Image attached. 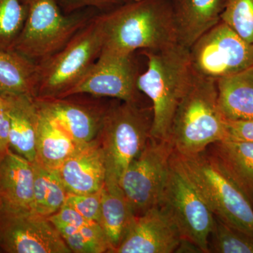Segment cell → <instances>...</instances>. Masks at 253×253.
Returning <instances> with one entry per match:
<instances>
[{
  "instance_id": "6da1fadb",
  "label": "cell",
  "mask_w": 253,
  "mask_h": 253,
  "mask_svg": "<svg viewBox=\"0 0 253 253\" xmlns=\"http://www.w3.org/2000/svg\"><path fill=\"white\" fill-rule=\"evenodd\" d=\"M99 18L102 51L130 55L138 49L157 51L178 44L172 0L123 2Z\"/></svg>"
},
{
  "instance_id": "7a4b0ae2",
  "label": "cell",
  "mask_w": 253,
  "mask_h": 253,
  "mask_svg": "<svg viewBox=\"0 0 253 253\" xmlns=\"http://www.w3.org/2000/svg\"><path fill=\"white\" fill-rule=\"evenodd\" d=\"M142 52L147 58L148 67L139 75L137 87L152 103L151 137L169 139L174 113L194 76L189 49L176 44Z\"/></svg>"
},
{
  "instance_id": "3957f363",
  "label": "cell",
  "mask_w": 253,
  "mask_h": 253,
  "mask_svg": "<svg viewBox=\"0 0 253 253\" xmlns=\"http://www.w3.org/2000/svg\"><path fill=\"white\" fill-rule=\"evenodd\" d=\"M226 120L219 104L217 83L194 74L173 117L169 139L174 152L192 156L227 139Z\"/></svg>"
},
{
  "instance_id": "277c9868",
  "label": "cell",
  "mask_w": 253,
  "mask_h": 253,
  "mask_svg": "<svg viewBox=\"0 0 253 253\" xmlns=\"http://www.w3.org/2000/svg\"><path fill=\"white\" fill-rule=\"evenodd\" d=\"M152 107L123 101L107 108L98 134L106 163L105 184H119L125 171L151 137Z\"/></svg>"
},
{
  "instance_id": "5b68a950",
  "label": "cell",
  "mask_w": 253,
  "mask_h": 253,
  "mask_svg": "<svg viewBox=\"0 0 253 253\" xmlns=\"http://www.w3.org/2000/svg\"><path fill=\"white\" fill-rule=\"evenodd\" d=\"M176 155L214 217L253 236V206L217 158L208 150L192 156Z\"/></svg>"
},
{
  "instance_id": "8992f818",
  "label": "cell",
  "mask_w": 253,
  "mask_h": 253,
  "mask_svg": "<svg viewBox=\"0 0 253 253\" xmlns=\"http://www.w3.org/2000/svg\"><path fill=\"white\" fill-rule=\"evenodd\" d=\"M104 46L99 16L89 20L66 46L38 64L36 98H58L76 84L96 62Z\"/></svg>"
},
{
  "instance_id": "52a82bcc",
  "label": "cell",
  "mask_w": 253,
  "mask_h": 253,
  "mask_svg": "<svg viewBox=\"0 0 253 253\" xmlns=\"http://www.w3.org/2000/svg\"><path fill=\"white\" fill-rule=\"evenodd\" d=\"M21 1L27 7V17L14 51L36 64L59 51L89 21L63 14L57 0Z\"/></svg>"
},
{
  "instance_id": "ba28073f",
  "label": "cell",
  "mask_w": 253,
  "mask_h": 253,
  "mask_svg": "<svg viewBox=\"0 0 253 253\" xmlns=\"http://www.w3.org/2000/svg\"><path fill=\"white\" fill-rule=\"evenodd\" d=\"M174 221L182 239L209 253L208 243L215 217L206 200L184 172L175 153L160 206Z\"/></svg>"
},
{
  "instance_id": "9c48e42d",
  "label": "cell",
  "mask_w": 253,
  "mask_h": 253,
  "mask_svg": "<svg viewBox=\"0 0 253 253\" xmlns=\"http://www.w3.org/2000/svg\"><path fill=\"white\" fill-rule=\"evenodd\" d=\"M174 151L169 139L151 137L125 171L120 186L135 216L160 206Z\"/></svg>"
},
{
  "instance_id": "30bf717a",
  "label": "cell",
  "mask_w": 253,
  "mask_h": 253,
  "mask_svg": "<svg viewBox=\"0 0 253 253\" xmlns=\"http://www.w3.org/2000/svg\"><path fill=\"white\" fill-rule=\"evenodd\" d=\"M193 73L217 81L253 65V44L221 21L189 49Z\"/></svg>"
},
{
  "instance_id": "8fae6325",
  "label": "cell",
  "mask_w": 253,
  "mask_h": 253,
  "mask_svg": "<svg viewBox=\"0 0 253 253\" xmlns=\"http://www.w3.org/2000/svg\"><path fill=\"white\" fill-rule=\"evenodd\" d=\"M139 77L133 54L101 51L96 62L83 78L58 98L88 94L112 97L127 102H139Z\"/></svg>"
},
{
  "instance_id": "7c38bea8",
  "label": "cell",
  "mask_w": 253,
  "mask_h": 253,
  "mask_svg": "<svg viewBox=\"0 0 253 253\" xmlns=\"http://www.w3.org/2000/svg\"><path fill=\"white\" fill-rule=\"evenodd\" d=\"M1 249L8 253H71L62 236L44 216L0 211Z\"/></svg>"
},
{
  "instance_id": "4fadbf2b",
  "label": "cell",
  "mask_w": 253,
  "mask_h": 253,
  "mask_svg": "<svg viewBox=\"0 0 253 253\" xmlns=\"http://www.w3.org/2000/svg\"><path fill=\"white\" fill-rule=\"evenodd\" d=\"M181 240L172 217L164 208L157 206L134 217L113 253H175Z\"/></svg>"
},
{
  "instance_id": "5bb4252c",
  "label": "cell",
  "mask_w": 253,
  "mask_h": 253,
  "mask_svg": "<svg viewBox=\"0 0 253 253\" xmlns=\"http://www.w3.org/2000/svg\"><path fill=\"white\" fill-rule=\"evenodd\" d=\"M58 172L68 194H91L102 189L106 181V168L97 137L78 144Z\"/></svg>"
},
{
  "instance_id": "9a60e30c",
  "label": "cell",
  "mask_w": 253,
  "mask_h": 253,
  "mask_svg": "<svg viewBox=\"0 0 253 253\" xmlns=\"http://www.w3.org/2000/svg\"><path fill=\"white\" fill-rule=\"evenodd\" d=\"M36 101L39 109L78 144L88 142L97 136L107 109H94L67 98H36Z\"/></svg>"
},
{
  "instance_id": "2e32d148",
  "label": "cell",
  "mask_w": 253,
  "mask_h": 253,
  "mask_svg": "<svg viewBox=\"0 0 253 253\" xmlns=\"http://www.w3.org/2000/svg\"><path fill=\"white\" fill-rule=\"evenodd\" d=\"M32 163L12 150L0 162V211L34 212Z\"/></svg>"
},
{
  "instance_id": "e0dca14e",
  "label": "cell",
  "mask_w": 253,
  "mask_h": 253,
  "mask_svg": "<svg viewBox=\"0 0 253 253\" xmlns=\"http://www.w3.org/2000/svg\"><path fill=\"white\" fill-rule=\"evenodd\" d=\"M177 42L189 49L221 21L225 0H172Z\"/></svg>"
},
{
  "instance_id": "ac0fdd59",
  "label": "cell",
  "mask_w": 253,
  "mask_h": 253,
  "mask_svg": "<svg viewBox=\"0 0 253 253\" xmlns=\"http://www.w3.org/2000/svg\"><path fill=\"white\" fill-rule=\"evenodd\" d=\"M6 111L10 122L11 149L31 163L36 158L37 129L39 109L31 96H6Z\"/></svg>"
},
{
  "instance_id": "d6986e66",
  "label": "cell",
  "mask_w": 253,
  "mask_h": 253,
  "mask_svg": "<svg viewBox=\"0 0 253 253\" xmlns=\"http://www.w3.org/2000/svg\"><path fill=\"white\" fill-rule=\"evenodd\" d=\"M216 83L218 104L226 121L253 120V65Z\"/></svg>"
},
{
  "instance_id": "ffe728a7",
  "label": "cell",
  "mask_w": 253,
  "mask_h": 253,
  "mask_svg": "<svg viewBox=\"0 0 253 253\" xmlns=\"http://www.w3.org/2000/svg\"><path fill=\"white\" fill-rule=\"evenodd\" d=\"M217 158L253 206V143L224 140L207 149Z\"/></svg>"
},
{
  "instance_id": "44dd1931",
  "label": "cell",
  "mask_w": 253,
  "mask_h": 253,
  "mask_svg": "<svg viewBox=\"0 0 253 253\" xmlns=\"http://www.w3.org/2000/svg\"><path fill=\"white\" fill-rule=\"evenodd\" d=\"M77 144L52 118L39 109L35 161L58 170Z\"/></svg>"
},
{
  "instance_id": "7402d4cb",
  "label": "cell",
  "mask_w": 253,
  "mask_h": 253,
  "mask_svg": "<svg viewBox=\"0 0 253 253\" xmlns=\"http://www.w3.org/2000/svg\"><path fill=\"white\" fill-rule=\"evenodd\" d=\"M135 217L130 204L119 184H104L101 190L99 224L113 248L121 244Z\"/></svg>"
},
{
  "instance_id": "603a6c76",
  "label": "cell",
  "mask_w": 253,
  "mask_h": 253,
  "mask_svg": "<svg viewBox=\"0 0 253 253\" xmlns=\"http://www.w3.org/2000/svg\"><path fill=\"white\" fill-rule=\"evenodd\" d=\"M38 64L16 51L0 49V94L36 98Z\"/></svg>"
},
{
  "instance_id": "cb8c5ba5",
  "label": "cell",
  "mask_w": 253,
  "mask_h": 253,
  "mask_svg": "<svg viewBox=\"0 0 253 253\" xmlns=\"http://www.w3.org/2000/svg\"><path fill=\"white\" fill-rule=\"evenodd\" d=\"M34 173V212L49 217L66 202L68 192L56 169H49L36 161L32 163Z\"/></svg>"
},
{
  "instance_id": "d4e9b609",
  "label": "cell",
  "mask_w": 253,
  "mask_h": 253,
  "mask_svg": "<svg viewBox=\"0 0 253 253\" xmlns=\"http://www.w3.org/2000/svg\"><path fill=\"white\" fill-rule=\"evenodd\" d=\"M53 224L59 231L65 243L72 253L112 252V246L104 229L96 221H90L81 227L61 223H54Z\"/></svg>"
},
{
  "instance_id": "484cf974",
  "label": "cell",
  "mask_w": 253,
  "mask_h": 253,
  "mask_svg": "<svg viewBox=\"0 0 253 253\" xmlns=\"http://www.w3.org/2000/svg\"><path fill=\"white\" fill-rule=\"evenodd\" d=\"M208 251L209 253H253V236L228 225L215 217Z\"/></svg>"
},
{
  "instance_id": "4316f807",
  "label": "cell",
  "mask_w": 253,
  "mask_h": 253,
  "mask_svg": "<svg viewBox=\"0 0 253 253\" xmlns=\"http://www.w3.org/2000/svg\"><path fill=\"white\" fill-rule=\"evenodd\" d=\"M27 14L21 0H0V49L14 51Z\"/></svg>"
},
{
  "instance_id": "83f0119b",
  "label": "cell",
  "mask_w": 253,
  "mask_h": 253,
  "mask_svg": "<svg viewBox=\"0 0 253 253\" xmlns=\"http://www.w3.org/2000/svg\"><path fill=\"white\" fill-rule=\"evenodd\" d=\"M221 20L253 44V0H225Z\"/></svg>"
},
{
  "instance_id": "f1b7e54d",
  "label": "cell",
  "mask_w": 253,
  "mask_h": 253,
  "mask_svg": "<svg viewBox=\"0 0 253 253\" xmlns=\"http://www.w3.org/2000/svg\"><path fill=\"white\" fill-rule=\"evenodd\" d=\"M101 189L85 194H68L66 204L77 211L86 219L99 224L101 217Z\"/></svg>"
},
{
  "instance_id": "f546056e",
  "label": "cell",
  "mask_w": 253,
  "mask_h": 253,
  "mask_svg": "<svg viewBox=\"0 0 253 253\" xmlns=\"http://www.w3.org/2000/svg\"><path fill=\"white\" fill-rule=\"evenodd\" d=\"M48 219L52 224L61 223V224H68L76 227H81L90 221H94L86 219L66 202L63 205L62 207L60 208L59 211L52 215L49 216Z\"/></svg>"
},
{
  "instance_id": "4dcf8cb0",
  "label": "cell",
  "mask_w": 253,
  "mask_h": 253,
  "mask_svg": "<svg viewBox=\"0 0 253 253\" xmlns=\"http://www.w3.org/2000/svg\"><path fill=\"white\" fill-rule=\"evenodd\" d=\"M227 139L253 143V120L226 121Z\"/></svg>"
},
{
  "instance_id": "1f68e13d",
  "label": "cell",
  "mask_w": 253,
  "mask_h": 253,
  "mask_svg": "<svg viewBox=\"0 0 253 253\" xmlns=\"http://www.w3.org/2000/svg\"><path fill=\"white\" fill-rule=\"evenodd\" d=\"M70 9L82 7H94L99 9H111L122 4V0H62Z\"/></svg>"
},
{
  "instance_id": "d6a6232c",
  "label": "cell",
  "mask_w": 253,
  "mask_h": 253,
  "mask_svg": "<svg viewBox=\"0 0 253 253\" xmlns=\"http://www.w3.org/2000/svg\"><path fill=\"white\" fill-rule=\"evenodd\" d=\"M9 118L6 109H0V162L11 151Z\"/></svg>"
},
{
  "instance_id": "836d02e7",
  "label": "cell",
  "mask_w": 253,
  "mask_h": 253,
  "mask_svg": "<svg viewBox=\"0 0 253 253\" xmlns=\"http://www.w3.org/2000/svg\"><path fill=\"white\" fill-rule=\"evenodd\" d=\"M6 104H7V101L6 98L0 94V109H6Z\"/></svg>"
},
{
  "instance_id": "e575fe53",
  "label": "cell",
  "mask_w": 253,
  "mask_h": 253,
  "mask_svg": "<svg viewBox=\"0 0 253 253\" xmlns=\"http://www.w3.org/2000/svg\"><path fill=\"white\" fill-rule=\"evenodd\" d=\"M123 2H127V1H136V0H122Z\"/></svg>"
},
{
  "instance_id": "d590c367",
  "label": "cell",
  "mask_w": 253,
  "mask_h": 253,
  "mask_svg": "<svg viewBox=\"0 0 253 253\" xmlns=\"http://www.w3.org/2000/svg\"><path fill=\"white\" fill-rule=\"evenodd\" d=\"M1 238H0V249H1Z\"/></svg>"
}]
</instances>
